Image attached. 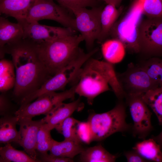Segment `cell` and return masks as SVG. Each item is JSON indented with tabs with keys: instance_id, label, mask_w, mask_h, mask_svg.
Listing matches in <instances>:
<instances>
[{
	"instance_id": "1",
	"label": "cell",
	"mask_w": 162,
	"mask_h": 162,
	"mask_svg": "<svg viewBox=\"0 0 162 162\" xmlns=\"http://www.w3.org/2000/svg\"><path fill=\"white\" fill-rule=\"evenodd\" d=\"M1 53L11 56L16 74L12 97L19 104L52 76L40 56L38 44L30 40L23 39L5 48Z\"/></svg>"
},
{
	"instance_id": "2",
	"label": "cell",
	"mask_w": 162,
	"mask_h": 162,
	"mask_svg": "<svg viewBox=\"0 0 162 162\" xmlns=\"http://www.w3.org/2000/svg\"><path fill=\"white\" fill-rule=\"evenodd\" d=\"M74 84L76 94L86 98L90 105L97 96L110 90L109 86L115 92L121 88L113 64L92 57L82 67Z\"/></svg>"
},
{
	"instance_id": "3",
	"label": "cell",
	"mask_w": 162,
	"mask_h": 162,
	"mask_svg": "<svg viewBox=\"0 0 162 162\" xmlns=\"http://www.w3.org/2000/svg\"><path fill=\"white\" fill-rule=\"evenodd\" d=\"M83 40L81 34H75L38 44L40 56L52 76L79 56L83 50L79 46Z\"/></svg>"
},
{
	"instance_id": "4",
	"label": "cell",
	"mask_w": 162,
	"mask_h": 162,
	"mask_svg": "<svg viewBox=\"0 0 162 162\" xmlns=\"http://www.w3.org/2000/svg\"><path fill=\"white\" fill-rule=\"evenodd\" d=\"M143 0H134L123 17L116 21L109 35L121 41L126 49L132 53H139V28L143 15Z\"/></svg>"
},
{
	"instance_id": "5",
	"label": "cell",
	"mask_w": 162,
	"mask_h": 162,
	"mask_svg": "<svg viewBox=\"0 0 162 162\" xmlns=\"http://www.w3.org/2000/svg\"><path fill=\"white\" fill-rule=\"evenodd\" d=\"M126 117L125 108L122 103L107 112L90 113L87 122L92 141H100L115 133L127 130L129 126L126 122Z\"/></svg>"
},
{
	"instance_id": "6",
	"label": "cell",
	"mask_w": 162,
	"mask_h": 162,
	"mask_svg": "<svg viewBox=\"0 0 162 162\" xmlns=\"http://www.w3.org/2000/svg\"><path fill=\"white\" fill-rule=\"evenodd\" d=\"M76 84L69 89L60 92H52L43 94L35 100L20 106L15 115L19 119H32L37 116L46 115L52 110L65 100L73 99L75 92Z\"/></svg>"
},
{
	"instance_id": "7",
	"label": "cell",
	"mask_w": 162,
	"mask_h": 162,
	"mask_svg": "<svg viewBox=\"0 0 162 162\" xmlns=\"http://www.w3.org/2000/svg\"><path fill=\"white\" fill-rule=\"evenodd\" d=\"M103 8L97 6L88 9L84 7H72L68 10L74 15L77 31L83 36L87 49L91 51L101 31L100 16Z\"/></svg>"
},
{
	"instance_id": "8",
	"label": "cell",
	"mask_w": 162,
	"mask_h": 162,
	"mask_svg": "<svg viewBox=\"0 0 162 162\" xmlns=\"http://www.w3.org/2000/svg\"><path fill=\"white\" fill-rule=\"evenodd\" d=\"M45 19L55 21L64 27L77 31L75 18L70 15L67 9L56 4L53 0H36L29 10L26 20L30 22Z\"/></svg>"
},
{
	"instance_id": "9",
	"label": "cell",
	"mask_w": 162,
	"mask_h": 162,
	"mask_svg": "<svg viewBox=\"0 0 162 162\" xmlns=\"http://www.w3.org/2000/svg\"><path fill=\"white\" fill-rule=\"evenodd\" d=\"M138 38L140 52L151 56L162 55V17L142 19Z\"/></svg>"
},
{
	"instance_id": "10",
	"label": "cell",
	"mask_w": 162,
	"mask_h": 162,
	"mask_svg": "<svg viewBox=\"0 0 162 162\" xmlns=\"http://www.w3.org/2000/svg\"><path fill=\"white\" fill-rule=\"evenodd\" d=\"M117 76L125 96L142 95L149 90L159 87L141 66L130 64L124 72L118 74Z\"/></svg>"
},
{
	"instance_id": "11",
	"label": "cell",
	"mask_w": 162,
	"mask_h": 162,
	"mask_svg": "<svg viewBox=\"0 0 162 162\" xmlns=\"http://www.w3.org/2000/svg\"><path fill=\"white\" fill-rule=\"evenodd\" d=\"M21 23L24 32V39L30 40L37 44L52 41L65 36L75 34L76 32L66 27H61L41 24L38 22Z\"/></svg>"
},
{
	"instance_id": "12",
	"label": "cell",
	"mask_w": 162,
	"mask_h": 162,
	"mask_svg": "<svg viewBox=\"0 0 162 162\" xmlns=\"http://www.w3.org/2000/svg\"><path fill=\"white\" fill-rule=\"evenodd\" d=\"M140 95L128 94L127 102L134 122V133L144 138L152 128L151 112Z\"/></svg>"
},
{
	"instance_id": "13",
	"label": "cell",
	"mask_w": 162,
	"mask_h": 162,
	"mask_svg": "<svg viewBox=\"0 0 162 162\" xmlns=\"http://www.w3.org/2000/svg\"><path fill=\"white\" fill-rule=\"evenodd\" d=\"M45 123L44 118L37 120L32 119H18L20 125L17 143L22 147L24 151L32 159L38 162L36 149V139L38 130L41 125Z\"/></svg>"
},
{
	"instance_id": "14",
	"label": "cell",
	"mask_w": 162,
	"mask_h": 162,
	"mask_svg": "<svg viewBox=\"0 0 162 162\" xmlns=\"http://www.w3.org/2000/svg\"><path fill=\"white\" fill-rule=\"evenodd\" d=\"M84 105L80 98L71 102L61 103L56 106L44 118L45 124L50 130L71 115L75 111H80Z\"/></svg>"
},
{
	"instance_id": "15",
	"label": "cell",
	"mask_w": 162,
	"mask_h": 162,
	"mask_svg": "<svg viewBox=\"0 0 162 162\" xmlns=\"http://www.w3.org/2000/svg\"><path fill=\"white\" fill-rule=\"evenodd\" d=\"M24 39L22 24L13 23L2 17H0V50L15 44Z\"/></svg>"
},
{
	"instance_id": "16",
	"label": "cell",
	"mask_w": 162,
	"mask_h": 162,
	"mask_svg": "<svg viewBox=\"0 0 162 162\" xmlns=\"http://www.w3.org/2000/svg\"><path fill=\"white\" fill-rule=\"evenodd\" d=\"M36 0H1V14L15 18L17 22L26 20L28 12Z\"/></svg>"
},
{
	"instance_id": "17",
	"label": "cell",
	"mask_w": 162,
	"mask_h": 162,
	"mask_svg": "<svg viewBox=\"0 0 162 162\" xmlns=\"http://www.w3.org/2000/svg\"><path fill=\"white\" fill-rule=\"evenodd\" d=\"M115 5L107 4L103 8L100 14L101 31L97 40L102 43L109 35L110 31L121 14L122 10L117 9Z\"/></svg>"
},
{
	"instance_id": "18",
	"label": "cell",
	"mask_w": 162,
	"mask_h": 162,
	"mask_svg": "<svg viewBox=\"0 0 162 162\" xmlns=\"http://www.w3.org/2000/svg\"><path fill=\"white\" fill-rule=\"evenodd\" d=\"M126 49L123 43L115 38L106 40L102 43L103 57L105 61L112 64L122 61L125 56Z\"/></svg>"
},
{
	"instance_id": "19",
	"label": "cell",
	"mask_w": 162,
	"mask_h": 162,
	"mask_svg": "<svg viewBox=\"0 0 162 162\" xmlns=\"http://www.w3.org/2000/svg\"><path fill=\"white\" fill-rule=\"evenodd\" d=\"M84 149L80 143L65 140L58 142L53 139L49 151L52 155L73 159Z\"/></svg>"
},
{
	"instance_id": "20",
	"label": "cell",
	"mask_w": 162,
	"mask_h": 162,
	"mask_svg": "<svg viewBox=\"0 0 162 162\" xmlns=\"http://www.w3.org/2000/svg\"><path fill=\"white\" fill-rule=\"evenodd\" d=\"M18 118L15 115L2 116L0 119V142L5 144L17 143L19 133L16 126Z\"/></svg>"
},
{
	"instance_id": "21",
	"label": "cell",
	"mask_w": 162,
	"mask_h": 162,
	"mask_svg": "<svg viewBox=\"0 0 162 162\" xmlns=\"http://www.w3.org/2000/svg\"><path fill=\"white\" fill-rule=\"evenodd\" d=\"M133 148L147 160L162 162V152L160 146L153 139L139 142Z\"/></svg>"
},
{
	"instance_id": "22",
	"label": "cell",
	"mask_w": 162,
	"mask_h": 162,
	"mask_svg": "<svg viewBox=\"0 0 162 162\" xmlns=\"http://www.w3.org/2000/svg\"><path fill=\"white\" fill-rule=\"evenodd\" d=\"M16 82L14 67L12 61L2 58L0 61V91L8 92L14 88Z\"/></svg>"
},
{
	"instance_id": "23",
	"label": "cell",
	"mask_w": 162,
	"mask_h": 162,
	"mask_svg": "<svg viewBox=\"0 0 162 162\" xmlns=\"http://www.w3.org/2000/svg\"><path fill=\"white\" fill-rule=\"evenodd\" d=\"M116 158L99 145L85 148L80 154V160L83 162H113Z\"/></svg>"
},
{
	"instance_id": "24",
	"label": "cell",
	"mask_w": 162,
	"mask_h": 162,
	"mask_svg": "<svg viewBox=\"0 0 162 162\" xmlns=\"http://www.w3.org/2000/svg\"><path fill=\"white\" fill-rule=\"evenodd\" d=\"M143 100L154 112L162 125V87L151 89L141 95Z\"/></svg>"
},
{
	"instance_id": "25",
	"label": "cell",
	"mask_w": 162,
	"mask_h": 162,
	"mask_svg": "<svg viewBox=\"0 0 162 162\" xmlns=\"http://www.w3.org/2000/svg\"><path fill=\"white\" fill-rule=\"evenodd\" d=\"M0 162H37L25 151L15 149L10 143L0 148Z\"/></svg>"
},
{
	"instance_id": "26",
	"label": "cell",
	"mask_w": 162,
	"mask_h": 162,
	"mask_svg": "<svg viewBox=\"0 0 162 162\" xmlns=\"http://www.w3.org/2000/svg\"><path fill=\"white\" fill-rule=\"evenodd\" d=\"M80 122L70 116L58 125L55 129L63 135L65 140L81 143L77 132V126Z\"/></svg>"
},
{
	"instance_id": "27",
	"label": "cell",
	"mask_w": 162,
	"mask_h": 162,
	"mask_svg": "<svg viewBox=\"0 0 162 162\" xmlns=\"http://www.w3.org/2000/svg\"><path fill=\"white\" fill-rule=\"evenodd\" d=\"M152 80L159 87H162V60L153 58L141 66Z\"/></svg>"
},
{
	"instance_id": "28",
	"label": "cell",
	"mask_w": 162,
	"mask_h": 162,
	"mask_svg": "<svg viewBox=\"0 0 162 162\" xmlns=\"http://www.w3.org/2000/svg\"><path fill=\"white\" fill-rule=\"evenodd\" d=\"M50 131L47 128L45 123L40 127L36 139L37 153H46L50 151L53 140L51 136Z\"/></svg>"
},
{
	"instance_id": "29",
	"label": "cell",
	"mask_w": 162,
	"mask_h": 162,
	"mask_svg": "<svg viewBox=\"0 0 162 162\" xmlns=\"http://www.w3.org/2000/svg\"><path fill=\"white\" fill-rule=\"evenodd\" d=\"M143 14L147 18L162 17V0H143Z\"/></svg>"
},
{
	"instance_id": "30",
	"label": "cell",
	"mask_w": 162,
	"mask_h": 162,
	"mask_svg": "<svg viewBox=\"0 0 162 162\" xmlns=\"http://www.w3.org/2000/svg\"><path fill=\"white\" fill-rule=\"evenodd\" d=\"M59 4L68 10L72 7H90L98 6V0H56Z\"/></svg>"
},
{
	"instance_id": "31",
	"label": "cell",
	"mask_w": 162,
	"mask_h": 162,
	"mask_svg": "<svg viewBox=\"0 0 162 162\" xmlns=\"http://www.w3.org/2000/svg\"><path fill=\"white\" fill-rule=\"evenodd\" d=\"M7 92H1L0 95V115L2 116L15 115L17 110Z\"/></svg>"
},
{
	"instance_id": "32",
	"label": "cell",
	"mask_w": 162,
	"mask_h": 162,
	"mask_svg": "<svg viewBox=\"0 0 162 162\" xmlns=\"http://www.w3.org/2000/svg\"><path fill=\"white\" fill-rule=\"evenodd\" d=\"M77 132L81 142L88 143L92 141L91 131L87 122H80L77 126Z\"/></svg>"
},
{
	"instance_id": "33",
	"label": "cell",
	"mask_w": 162,
	"mask_h": 162,
	"mask_svg": "<svg viewBox=\"0 0 162 162\" xmlns=\"http://www.w3.org/2000/svg\"><path fill=\"white\" fill-rule=\"evenodd\" d=\"M38 153L37 160L38 162H72L73 159L67 158L59 157L46 153Z\"/></svg>"
},
{
	"instance_id": "34",
	"label": "cell",
	"mask_w": 162,
	"mask_h": 162,
	"mask_svg": "<svg viewBox=\"0 0 162 162\" xmlns=\"http://www.w3.org/2000/svg\"><path fill=\"white\" fill-rule=\"evenodd\" d=\"M127 161L128 162H142L147 161L145 159L135 151L127 152L124 153Z\"/></svg>"
},
{
	"instance_id": "35",
	"label": "cell",
	"mask_w": 162,
	"mask_h": 162,
	"mask_svg": "<svg viewBox=\"0 0 162 162\" xmlns=\"http://www.w3.org/2000/svg\"><path fill=\"white\" fill-rule=\"evenodd\" d=\"M98 1H103L107 4H111L116 7L118 6L123 0H98Z\"/></svg>"
},
{
	"instance_id": "36",
	"label": "cell",
	"mask_w": 162,
	"mask_h": 162,
	"mask_svg": "<svg viewBox=\"0 0 162 162\" xmlns=\"http://www.w3.org/2000/svg\"><path fill=\"white\" fill-rule=\"evenodd\" d=\"M155 140L158 142L159 145L162 146V131L160 133L155 137Z\"/></svg>"
},
{
	"instance_id": "37",
	"label": "cell",
	"mask_w": 162,
	"mask_h": 162,
	"mask_svg": "<svg viewBox=\"0 0 162 162\" xmlns=\"http://www.w3.org/2000/svg\"></svg>"
}]
</instances>
